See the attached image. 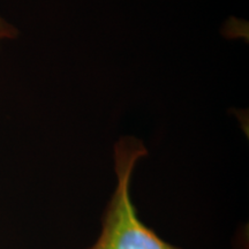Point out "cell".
<instances>
[{
    "mask_svg": "<svg viewBox=\"0 0 249 249\" xmlns=\"http://www.w3.org/2000/svg\"><path fill=\"white\" fill-rule=\"evenodd\" d=\"M148 156L144 143L126 135L114 144L117 186L102 218L101 232L86 249H182L164 240L140 219L130 196L136 165Z\"/></svg>",
    "mask_w": 249,
    "mask_h": 249,
    "instance_id": "6da1fadb",
    "label": "cell"
},
{
    "mask_svg": "<svg viewBox=\"0 0 249 249\" xmlns=\"http://www.w3.org/2000/svg\"><path fill=\"white\" fill-rule=\"evenodd\" d=\"M17 35L18 30L11 23H8L5 18L0 17V43L14 38Z\"/></svg>",
    "mask_w": 249,
    "mask_h": 249,
    "instance_id": "7a4b0ae2",
    "label": "cell"
}]
</instances>
